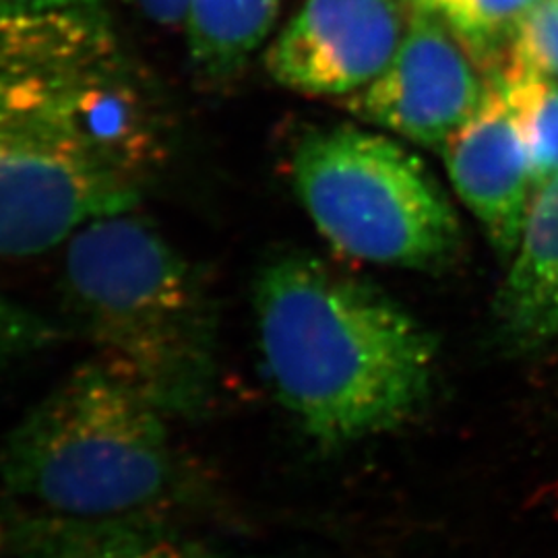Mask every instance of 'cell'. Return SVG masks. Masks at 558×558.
Returning a JSON list of instances; mask_svg holds the SVG:
<instances>
[{
  "label": "cell",
  "mask_w": 558,
  "mask_h": 558,
  "mask_svg": "<svg viewBox=\"0 0 558 558\" xmlns=\"http://www.w3.org/2000/svg\"><path fill=\"white\" fill-rule=\"evenodd\" d=\"M161 154L158 108L114 38L0 41V257L133 211Z\"/></svg>",
  "instance_id": "1"
},
{
  "label": "cell",
  "mask_w": 558,
  "mask_h": 558,
  "mask_svg": "<svg viewBox=\"0 0 558 558\" xmlns=\"http://www.w3.org/2000/svg\"><path fill=\"white\" fill-rule=\"evenodd\" d=\"M255 315L274 393L325 447L396 430L433 393V331L377 286L308 253L260 267Z\"/></svg>",
  "instance_id": "2"
},
{
  "label": "cell",
  "mask_w": 558,
  "mask_h": 558,
  "mask_svg": "<svg viewBox=\"0 0 558 558\" xmlns=\"http://www.w3.org/2000/svg\"><path fill=\"white\" fill-rule=\"evenodd\" d=\"M64 296L81 329L170 418H197L218 385V311L199 269L133 211L66 240Z\"/></svg>",
  "instance_id": "3"
},
{
  "label": "cell",
  "mask_w": 558,
  "mask_h": 558,
  "mask_svg": "<svg viewBox=\"0 0 558 558\" xmlns=\"http://www.w3.org/2000/svg\"><path fill=\"white\" fill-rule=\"evenodd\" d=\"M168 420L135 380L89 360L11 430L0 482L9 495L69 521L135 518L179 486Z\"/></svg>",
  "instance_id": "4"
},
{
  "label": "cell",
  "mask_w": 558,
  "mask_h": 558,
  "mask_svg": "<svg viewBox=\"0 0 558 558\" xmlns=\"http://www.w3.org/2000/svg\"><path fill=\"white\" fill-rule=\"evenodd\" d=\"M292 179L320 236L350 259L437 271L463 253L458 211L396 140L341 124L304 135Z\"/></svg>",
  "instance_id": "5"
},
{
  "label": "cell",
  "mask_w": 558,
  "mask_h": 558,
  "mask_svg": "<svg viewBox=\"0 0 558 558\" xmlns=\"http://www.w3.org/2000/svg\"><path fill=\"white\" fill-rule=\"evenodd\" d=\"M486 89L465 41L437 13L414 4L398 54L345 104L360 120L440 151L478 110Z\"/></svg>",
  "instance_id": "6"
},
{
  "label": "cell",
  "mask_w": 558,
  "mask_h": 558,
  "mask_svg": "<svg viewBox=\"0 0 558 558\" xmlns=\"http://www.w3.org/2000/svg\"><path fill=\"white\" fill-rule=\"evenodd\" d=\"M412 0H304L267 50V71L311 98H350L379 77L405 38Z\"/></svg>",
  "instance_id": "7"
},
{
  "label": "cell",
  "mask_w": 558,
  "mask_h": 558,
  "mask_svg": "<svg viewBox=\"0 0 558 558\" xmlns=\"http://www.w3.org/2000/svg\"><path fill=\"white\" fill-rule=\"evenodd\" d=\"M440 154L459 199L480 221L500 259L511 260L536 186L499 77L488 80L478 110L447 140Z\"/></svg>",
  "instance_id": "8"
},
{
  "label": "cell",
  "mask_w": 558,
  "mask_h": 558,
  "mask_svg": "<svg viewBox=\"0 0 558 558\" xmlns=\"http://www.w3.org/2000/svg\"><path fill=\"white\" fill-rule=\"evenodd\" d=\"M495 319L500 343L515 354L536 352L558 338V177L530 205Z\"/></svg>",
  "instance_id": "9"
},
{
  "label": "cell",
  "mask_w": 558,
  "mask_h": 558,
  "mask_svg": "<svg viewBox=\"0 0 558 558\" xmlns=\"http://www.w3.org/2000/svg\"><path fill=\"white\" fill-rule=\"evenodd\" d=\"M281 0H191L189 54L205 80L234 77L274 29Z\"/></svg>",
  "instance_id": "10"
},
{
  "label": "cell",
  "mask_w": 558,
  "mask_h": 558,
  "mask_svg": "<svg viewBox=\"0 0 558 558\" xmlns=\"http://www.w3.org/2000/svg\"><path fill=\"white\" fill-rule=\"evenodd\" d=\"M21 558H220L199 544L124 521L77 523L38 539Z\"/></svg>",
  "instance_id": "11"
},
{
  "label": "cell",
  "mask_w": 558,
  "mask_h": 558,
  "mask_svg": "<svg viewBox=\"0 0 558 558\" xmlns=\"http://www.w3.org/2000/svg\"><path fill=\"white\" fill-rule=\"evenodd\" d=\"M110 34L104 0H0V41H50Z\"/></svg>",
  "instance_id": "12"
},
{
  "label": "cell",
  "mask_w": 558,
  "mask_h": 558,
  "mask_svg": "<svg viewBox=\"0 0 558 558\" xmlns=\"http://www.w3.org/2000/svg\"><path fill=\"white\" fill-rule=\"evenodd\" d=\"M437 13L458 34L480 66L499 64L511 36L539 0H412Z\"/></svg>",
  "instance_id": "13"
},
{
  "label": "cell",
  "mask_w": 558,
  "mask_h": 558,
  "mask_svg": "<svg viewBox=\"0 0 558 558\" xmlns=\"http://www.w3.org/2000/svg\"><path fill=\"white\" fill-rule=\"evenodd\" d=\"M499 77L527 149L536 193L558 177V81Z\"/></svg>",
  "instance_id": "14"
},
{
  "label": "cell",
  "mask_w": 558,
  "mask_h": 558,
  "mask_svg": "<svg viewBox=\"0 0 558 558\" xmlns=\"http://www.w3.org/2000/svg\"><path fill=\"white\" fill-rule=\"evenodd\" d=\"M495 75L558 81V0H539L519 21Z\"/></svg>",
  "instance_id": "15"
},
{
  "label": "cell",
  "mask_w": 558,
  "mask_h": 558,
  "mask_svg": "<svg viewBox=\"0 0 558 558\" xmlns=\"http://www.w3.org/2000/svg\"><path fill=\"white\" fill-rule=\"evenodd\" d=\"M59 338L54 323L0 294V364L40 352Z\"/></svg>",
  "instance_id": "16"
},
{
  "label": "cell",
  "mask_w": 558,
  "mask_h": 558,
  "mask_svg": "<svg viewBox=\"0 0 558 558\" xmlns=\"http://www.w3.org/2000/svg\"><path fill=\"white\" fill-rule=\"evenodd\" d=\"M141 13L163 27L184 25L191 0H135Z\"/></svg>",
  "instance_id": "17"
}]
</instances>
